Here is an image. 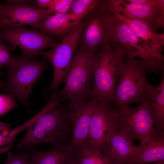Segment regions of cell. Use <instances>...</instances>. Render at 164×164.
<instances>
[{"label": "cell", "mask_w": 164, "mask_h": 164, "mask_svg": "<svg viewBox=\"0 0 164 164\" xmlns=\"http://www.w3.org/2000/svg\"><path fill=\"white\" fill-rule=\"evenodd\" d=\"M15 99L7 94H0V116L6 113L16 106Z\"/></svg>", "instance_id": "obj_27"}, {"label": "cell", "mask_w": 164, "mask_h": 164, "mask_svg": "<svg viewBox=\"0 0 164 164\" xmlns=\"http://www.w3.org/2000/svg\"><path fill=\"white\" fill-rule=\"evenodd\" d=\"M97 51L77 46L65 85L61 90L54 91L52 98L64 97L73 104L83 103L90 100Z\"/></svg>", "instance_id": "obj_4"}, {"label": "cell", "mask_w": 164, "mask_h": 164, "mask_svg": "<svg viewBox=\"0 0 164 164\" xmlns=\"http://www.w3.org/2000/svg\"><path fill=\"white\" fill-rule=\"evenodd\" d=\"M114 110L119 121L130 130L135 139L140 141V145L157 135L150 114L149 101L146 98L143 97L136 107L129 105Z\"/></svg>", "instance_id": "obj_10"}, {"label": "cell", "mask_w": 164, "mask_h": 164, "mask_svg": "<svg viewBox=\"0 0 164 164\" xmlns=\"http://www.w3.org/2000/svg\"><path fill=\"white\" fill-rule=\"evenodd\" d=\"M127 56L109 43L96 53L90 99L111 105L120 69Z\"/></svg>", "instance_id": "obj_2"}, {"label": "cell", "mask_w": 164, "mask_h": 164, "mask_svg": "<svg viewBox=\"0 0 164 164\" xmlns=\"http://www.w3.org/2000/svg\"><path fill=\"white\" fill-rule=\"evenodd\" d=\"M129 2L144 4L151 6H159L164 5V0H127Z\"/></svg>", "instance_id": "obj_28"}, {"label": "cell", "mask_w": 164, "mask_h": 164, "mask_svg": "<svg viewBox=\"0 0 164 164\" xmlns=\"http://www.w3.org/2000/svg\"><path fill=\"white\" fill-rule=\"evenodd\" d=\"M107 6L115 9L127 17L144 22L154 31L164 24V5L159 6L135 3L125 0H104Z\"/></svg>", "instance_id": "obj_14"}, {"label": "cell", "mask_w": 164, "mask_h": 164, "mask_svg": "<svg viewBox=\"0 0 164 164\" xmlns=\"http://www.w3.org/2000/svg\"><path fill=\"white\" fill-rule=\"evenodd\" d=\"M108 12L103 4L83 21L77 46L97 51L109 42Z\"/></svg>", "instance_id": "obj_12"}, {"label": "cell", "mask_w": 164, "mask_h": 164, "mask_svg": "<svg viewBox=\"0 0 164 164\" xmlns=\"http://www.w3.org/2000/svg\"><path fill=\"white\" fill-rule=\"evenodd\" d=\"M109 12V42L116 48L123 50L128 56L139 57L160 70L163 63L154 51L138 38L131 29Z\"/></svg>", "instance_id": "obj_6"}, {"label": "cell", "mask_w": 164, "mask_h": 164, "mask_svg": "<svg viewBox=\"0 0 164 164\" xmlns=\"http://www.w3.org/2000/svg\"><path fill=\"white\" fill-rule=\"evenodd\" d=\"M83 21L75 29L63 37L50 50L43 51L40 54L50 62L53 69L52 83L47 90L55 91L59 86L65 83L71 70L81 30Z\"/></svg>", "instance_id": "obj_7"}, {"label": "cell", "mask_w": 164, "mask_h": 164, "mask_svg": "<svg viewBox=\"0 0 164 164\" xmlns=\"http://www.w3.org/2000/svg\"><path fill=\"white\" fill-rule=\"evenodd\" d=\"M103 3L99 0H74L67 13L78 15L82 18L96 10Z\"/></svg>", "instance_id": "obj_22"}, {"label": "cell", "mask_w": 164, "mask_h": 164, "mask_svg": "<svg viewBox=\"0 0 164 164\" xmlns=\"http://www.w3.org/2000/svg\"><path fill=\"white\" fill-rule=\"evenodd\" d=\"M49 61L43 57L36 61L17 56L15 62L6 67L7 81L5 92L20 101L27 108L32 89L47 68Z\"/></svg>", "instance_id": "obj_5"}, {"label": "cell", "mask_w": 164, "mask_h": 164, "mask_svg": "<svg viewBox=\"0 0 164 164\" xmlns=\"http://www.w3.org/2000/svg\"><path fill=\"white\" fill-rule=\"evenodd\" d=\"M2 72H0V90L5 91L6 88V83L1 78V76L3 74Z\"/></svg>", "instance_id": "obj_31"}, {"label": "cell", "mask_w": 164, "mask_h": 164, "mask_svg": "<svg viewBox=\"0 0 164 164\" xmlns=\"http://www.w3.org/2000/svg\"><path fill=\"white\" fill-rule=\"evenodd\" d=\"M106 7L108 11L126 24L136 36L151 48L160 58L164 60L162 53L164 44V33H157L145 23L129 18L113 8Z\"/></svg>", "instance_id": "obj_16"}, {"label": "cell", "mask_w": 164, "mask_h": 164, "mask_svg": "<svg viewBox=\"0 0 164 164\" xmlns=\"http://www.w3.org/2000/svg\"><path fill=\"white\" fill-rule=\"evenodd\" d=\"M69 164H75L73 162L72 159L71 162Z\"/></svg>", "instance_id": "obj_33"}, {"label": "cell", "mask_w": 164, "mask_h": 164, "mask_svg": "<svg viewBox=\"0 0 164 164\" xmlns=\"http://www.w3.org/2000/svg\"><path fill=\"white\" fill-rule=\"evenodd\" d=\"M29 0H6L0 2V28L28 24L35 30L53 13L49 9L38 8Z\"/></svg>", "instance_id": "obj_9"}, {"label": "cell", "mask_w": 164, "mask_h": 164, "mask_svg": "<svg viewBox=\"0 0 164 164\" xmlns=\"http://www.w3.org/2000/svg\"><path fill=\"white\" fill-rule=\"evenodd\" d=\"M119 122L117 129L100 149L110 164H126L134 145L131 131L119 120Z\"/></svg>", "instance_id": "obj_15"}, {"label": "cell", "mask_w": 164, "mask_h": 164, "mask_svg": "<svg viewBox=\"0 0 164 164\" xmlns=\"http://www.w3.org/2000/svg\"><path fill=\"white\" fill-rule=\"evenodd\" d=\"M31 164H69L73 151L69 145L40 151L32 149Z\"/></svg>", "instance_id": "obj_20"}, {"label": "cell", "mask_w": 164, "mask_h": 164, "mask_svg": "<svg viewBox=\"0 0 164 164\" xmlns=\"http://www.w3.org/2000/svg\"><path fill=\"white\" fill-rule=\"evenodd\" d=\"M15 48L10 44H4L0 39V72H2V68L12 65L16 60L17 56H13L12 53Z\"/></svg>", "instance_id": "obj_24"}, {"label": "cell", "mask_w": 164, "mask_h": 164, "mask_svg": "<svg viewBox=\"0 0 164 164\" xmlns=\"http://www.w3.org/2000/svg\"><path fill=\"white\" fill-rule=\"evenodd\" d=\"M72 161L75 164H110L99 149L88 143L73 151Z\"/></svg>", "instance_id": "obj_21"}, {"label": "cell", "mask_w": 164, "mask_h": 164, "mask_svg": "<svg viewBox=\"0 0 164 164\" xmlns=\"http://www.w3.org/2000/svg\"><path fill=\"white\" fill-rule=\"evenodd\" d=\"M82 19L75 15L54 14L39 24L35 30L50 36L63 38L80 24Z\"/></svg>", "instance_id": "obj_18"}, {"label": "cell", "mask_w": 164, "mask_h": 164, "mask_svg": "<svg viewBox=\"0 0 164 164\" xmlns=\"http://www.w3.org/2000/svg\"><path fill=\"white\" fill-rule=\"evenodd\" d=\"M74 1V0H53L49 9L55 14L67 13Z\"/></svg>", "instance_id": "obj_26"}, {"label": "cell", "mask_w": 164, "mask_h": 164, "mask_svg": "<svg viewBox=\"0 0 164 164\" xmlns=\"http://www.w3.org/2000/svg\"><path fill=\"white\" fill-rule=\"evenodd\" d=\"M149 71L157 74L159 71L149 63L126 56L114 94L112 104L116 108L115 109L129 106L134 102L139 104L151 85L146 77Z\"/></svg>", "instance_id": "obj_3"}, {"label": "cell", "mask_w": 164, "mask_h": 164, "mask_svg": "<svg viewBox=\"0 0 164 164\" xmlns=\"http://www.w3.org/2000/svg\"><path fill=\"white\" fill-rule=\"evenodd\" d=\"M42 110L30 120L25 135L16 145L19 150L30 149L46 143L55 147L69 145L71 129L68 119V104L59 97L49 98Z\"/></svg>", "instance_id": "obj_1"}, {"label": "cell", "mask_w": 164, "mask_h": 164, "mask_svg": "<svg viewBox=\"0 0 164 164\" xmlns=\"http://www.w3.org/2000/svg\"><path fill=\"white\" fill-rule=\"evenodd\" d=\"M53 0H35L32 2V3L38 8L45 9L46 8L49 9Z\"/></svg>", "instance_id": "obj_29"}, {"label": "cell", "mask_w": 164, "mask_h": 164, "mask_svg": "<svg viewBox=\"0 0 164 164\" xmlns=\"http://www.w3.org/2000/svg\"><path fill=\"white\" fill-rule=\"evenodd\" d=\"M162 77L159 85L151 84L143 97L149 102L150 115L157 135H164V70L161 71Z\"/></svg>", "instance_id": "obj_17"}, {"label": "cell", "mask_w": 164, "mask_h": 164, "mask_svg": "<svg viewBox=\"0 0 164 164\" xmlns=\"http://www.w3.org/2000/svg\"><path fill=\"white\" fill-rule=\"evenodd\" d=\"M119 124L118 114L111 105L97 101L90 126V145L100 150Z\"/></svg>", "instance_id": "obj_13"}, {"label": "cell", "mask_w": 164, "mask_h": 164, "mask_svg": "<svg viewBox=\"0 0 164 164\" xmlns=\"http://www.w3.org/2000/svg\"><path fill=\"white\" fill-rule=\"evenodd\" d=\"M7 152V158L4 164H31L30 153L23 151L16 154L9 151Z\"/></svg>", "instance_id": "obj_25"}, {"label": "cell", "mask_w": 164, "mask_h": 164, "mask_svg": "<svg viewBox=\"0 0 164 164\" xmlns=\"http://www.w3.org/2000/svg\"><path fill=\"white\" fill-rule=\"evenodd\" d=\"M145 164H164V160L149 163Z\"/></svg>", "instance_id": "obj_32"}, {"label": "cell", "mask_w": 164, "mask_h": 164, "mask_svg": "<svg viewBox=\"0 0 164 164\" xmlns=\"http://www.w3.org/2000/svg\"><path fill=\"white\" fill-rule=\"evenodd\" d=\"M12 125L10 122L7 123L0 121V132L9 129Z\"/></svg>", "instance_id": "obj_30"}, {"label": "cell", "mask_w": 164, "mask_h": 164, "mask_svg": "<svg viewBox=\"0 0 164 164\" xmlns=\"http://www.w3.org/2000/svg\"><path fill=\"white\" fill-rule=\"evenodd\" d=\"M0 39L21 49L22 56L35 60L43 50L52 48L58 42L57 39L25 25L5 27L0 28Z\"/></svg>", "instance_id": "obj_8"}, {"label": "cell", "mask_w": 164, "mask_h": 164, "mask_svg": "<svg viewBox=\"0 0 164 164\" xmlns=\"http://www.w3.org/2000/svg\"><path fill=\"white\" fill-rule=\"evenodd\" d=\"M22 131L19 126L13 129L0 132V154L9 151L17 135Z\"/></svg>", "instance_id": "obj_23"}, {"label": "cell", "mask_w": 164, "mask_h": 164, "mask_svg": "<svg viewBox=\"0 0 164 164\" xmlns=\"http://www.w3.org/2000/svg\"><path fill=\"white\" fill-rule=\"evenodd\" d=\"M164 160V137L157 135L142 145H134L126 164H145Z\"/></svg>", "instance_id": "obj_19"}, {"label": "cell", "mask_w": 164, "mask_h": 164, "mask_svg": "<svg viewBox=\"0 0 164 164\" xmlns=\"http://www.w3.org/2000/svg\"><path fill=\"white\" fill-rule=\"evenodd\" d=\"M97 101L90 99L86 102H69L68 119L71 131L69 145L73 151L89 143V133L91 118Z\"/></svg>", "instance_id": "obj_11"}]
</instances>
